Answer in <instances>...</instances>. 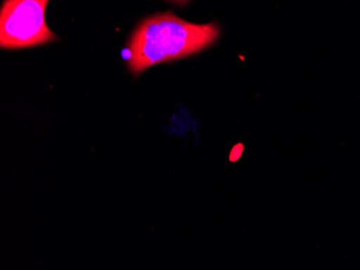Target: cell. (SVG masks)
<instances>
[{
  "instance_id": "6da1fadb",
  "label": "cell",
  "mask_w": 360,
  "mask_h": 270,
  "mask_svg": "<svg viewBox=\"0 0 360 270\" xmlns=\"http://www.w3.org/2000/svg\"><path fill=\"white\" fill-rule=\"evenodd\" d=\"M219 36L216 23H191L172 12L155 14L141 22L131 38L129 70L139 75L153 65L199 54Z\"/></svg>"
},
{
  "instance_id": "7a4b0ae2",
  "label": "cell",
  "mask_w": 360,
  "mask_h": 270,
  "mask_svg": "<svg viewBox=\"0 0 360 270\" xmlns=\"http://www.w3.org/2000/svg\"><path fill=\"white\" fill-rule=\"evenodd\" d=\"M46 0H9L0 14V46L20 49L58 39L44 20Z\"/></svg>"
}]
</instances>
